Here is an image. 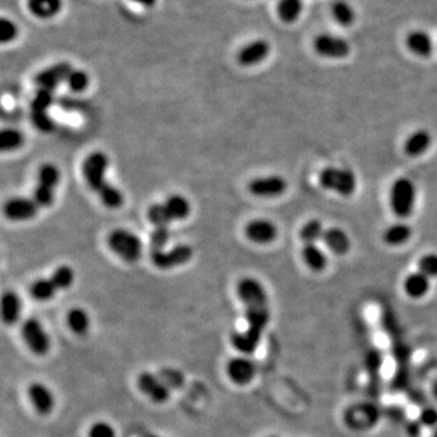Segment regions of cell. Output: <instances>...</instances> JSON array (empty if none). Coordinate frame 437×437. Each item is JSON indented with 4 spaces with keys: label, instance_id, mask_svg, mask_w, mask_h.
Returning <instances> with one entry per match:
<instances>
[{
    "label": "cell",
    "instance_id": "ffe728a7",
    "mask_svg": "<svg viewBox=\"0 0 437 437\" xmlns=\"http://www.w3.org/2000/svg\"><path fill=\"white\" fill-rule=\"evenodd\" d=\"M21 298L13 293L6 291L1 298V317L6 325H15L21 317Z\"/></svg>",
    "mask_w": 437,
    "mask_h": 437
},
{
    "label": "cell",
    "instance_id": "8d00e7d4",
    "mask_svg": "<svg viewBox=\"0 0 437 437\" xmlns=\"http://www.w3.org/2000/svg\"><path fill=\"white\" fill-rule=\"evenodd\" d=\"M54 103V91L38 89L35 99L30 103V112H47Z\"/></svg>",
    "mask_w": 437,
    "mask_h": 437
},
{
    "label": "cell",
    "instance_id": "52a82bcc",
    "mask_svg": "<svg viewBox=\"0 0 437 437\" xmlns=\"http://www.w3.org/2000/svg\"><path fill=\"white\" fill-rule=\"evenodd\" d=\"M21 335L26 346L30 349L32 354L44 356L47 355L50 350V346H52L50 337L42 325V322L38 321L37 318H27L26 321L23 322L21 327Z\"/></svg>",
    "mask_w": 437,
    "mask_h": 437
},
{
    "label": "cell",
    "instance_id": "ab89813d",
    "mask_svg": "<svg viewBox=\"0 0 437 437\" xmlns=\"http://www.w3.org/2000/svg\"><path fill=\"white\" fill-rule=\"evenodd\" d=\"M419 271L429 279L437 277V254H426L419 260Z\"/></svg>",
    "mask_w": 437,
    "mask_h": 437
},
{
    "label": "cell",
    "instance_id": "1f68e13d",
    "mask_svg": "<svg viewBox=\"0 0 437 437\" xmlns=\"http://www.w3.org/2000/svg\"><path fill=\"white\" fill-rule=\"evenodd\" d=\"M325 228L322 225L321 221L317 218H313L308 223H305L304 226L301 230V238L304 245H309V243H316L317 240L323 238L325 235Z\"/></svg>",
    "mask_w": 437,
    "mask_h": 437
},
{
    "label": "cell",
    "instance_id": "9a60e30c",
    "mask_svg": "<svg viewBox=\"0 0 437 437\" xmlns=\"http://www.w3.org/2000/svg\"><path fill=\"white\" fill-rule=\"evenodd\" d=\"M379 419L378 409L371 404H356L347 409L345 413V421L347 426L355 430L371 429Z\"/></svg>",
    "mask_w": 437,
    "mask_h": 437
},
{
    "label": "cell",
    "instance_id": "d6986e66",
    "mask_svg": "<svg viewBox=\"0 0 437 437\" xmlns=\"http://www.w3.org/2000/svg\"><path fill=\"white\" fill-rule=\"evenodd\" d=\"M62 6V0H27L28 11L39 20L55 18L61 13Z\"/></svg>",
    "mask_w": 437,
    "mask_h": 437
},
{
    "label": "cell",
    "instance_id": "83f0119b",
    "mask_svg": "<svg viewBox=\"0 0 437 437\" xmlns=\"http://www.w3.org/2000/svg\"><path fill=\"white\" fill-rule=\"evenodd\" d=\"M303 0H279L277 4V13L279 18L286 23L296 22L303 13Z\"/></svg>",
    "mask_w": 437,
    "mask_h": 437
},
{
    "label": "cell",
    "instance_id": "e575fe53",
    "mask_svg": "<svg viewBox=\"0 0 437 437\" xmlns=\"http://www.w3.org/2000/svg\"><path fill=\"white\" fill-rule=\"evenodd\" d=\"M91 83V78L88 76V73L84 72L82 69H72V72L69 73V78L66 81V84L69 86V89L73 93H83L88 89Z\"/></svg>",
    "mask_w": 437,
    "mask_h": 437
},
{
    "label": "cell",
    "instance_id": "4fadbf2b",
    "mask_svg": "<svg viewBox=\"0 0 437 437\" xmlns=\"http://www.w3.org/2000/svg\"><path fill=\"white\" fill-rule=\"evenodd\" d=\"M27 395L35 411L40 416H49L55 408V396L50 388L40 382L32 383L27 388Z\"/></svg>",
    "mask_w": 437,
    "mask_h": 437
},
{
    "label": "cell",
    "instance_id": "f1b7e54d",
    "mask_svg": "<svg viewBox=\"0 0 437 437\" xmlns=\"http://www.w3.org/2000/svg\"><path fill=\"white\" fill-rule=\"evenodd\" d=\"M412 236V228L403 223H394L384 232V240L388 245H401Z\"/></svg>",
    "mask_w": 437,
    "mask_h": 437
},
{
    "label": "cell",
    "instance_id": "2e32d148",
    "mask_svg": "<svg viewBox=\"0 0 437 437\" xmlns=\"http://www.w3.org/2000/svg\"><path fill=\"white\" fill-rule=\"evenodd\" d=\"M39 209L33 198L18 197L5 203L4 214L11 221H27L35 218Z\"/></svg>",
    "mask_w": 437,
    "mask_h": 437
},
{
    "label": "cell",
    "instance_id": "b9f144b4",
    "mask_svg": "<svg viewBox=\"0 0 437 437\" xmlns=\"http://www.w3.org/2000/svg\"><path fill=\"white\" fill-rule=\"evenodd\" d=\"M159 375L163 379L165 384L169 386L170 390H172V388H180V386L182 385V383H184L182 374H181L179 371H176V369H163V371L159 373Z\"/></svg>",
    "mask_w": 437,
    "mask_h": 437
},
{
    "label": "cell",
    "instance_id": "603a6c76",
    "mask_svg": "<svg viewBox=\"0 0 437 437\" xmlns=\"http://www.w3.org/2000/svg\"><path fill=\"white\" fill-rule=\"evenodd\" d=\"M403 289L408 296H411L413 299H419L428 294L430 289V279L420 271L408 274L403 282Z\"/></svg>",
    "mask_w": 437,
    "mask_h": 437
},
{
    "label": "cell",
    "instance_id": "7a4b0ae2",
    "mask_svg": "<svg viewBox=\"0 0 437 437\" xmlns=\"http://www.w3.org/2000/svg\"><path fill=\"white\" fill-rule=\"evenodd\" d=\"M110 161L101 151L91 152L83 163V175L86 184L94 191L108 209H118L123 204L124 197L120 190L106 180Z\"/></svg>",
    "mask_w": 437,
    "mask_h": 437
},
{
    "label": "cell",
    "instance_id": "44dd1931",
    "mask_svg": "<svg viewBox=\"0 0 437 437\" xmlns=\"http://www.w3.org/2000/svg\"><path fill=\"white\" fill-rule=\"evenodd\" d=\"M406 45L409 52L421 57H428L433 52V39L424 30L411 32L406 38Z\"/></svg>",
    "mask_w": 437,
    "mask_h": 437
},
{
    "label": "cell",
    "instance_id": "5b68a950",
    "mask_svg": "<svg viewBox=\"0 0 437 437\" xmlns=\"http://www.w3.org/2000/svg\"><path fill=\"white\" fill-rule=\"evenodd\" d=\"M318 179L323 189L339 193L344 197L351 196L357 186L355 174L346 168H325Z\"/></svg>",
    "mask_w": 437,
    "mask_h": 437
},
{
    "label": "cell",
    "instance_id": "4dcf8cb0",
    "mask_svg": "<svg viewBox=\"0 0 437 437\" xmlns=\"http://www.w3.org/2000/svg\"><path fill=\"white\" fill-rule=\"evenodd\" d=\"M30 291L35 301H52L59 291L52 279H40L30 286Z\"/></svg>",
    "mask_w": 437,
    "mask_h": 437
},
{
    "label": "cell",
    "instance_id": "836d02e7",
    "mask_svg": "<svg viewBox=\"0 0 437 437\" xmlns=\"http://www.w3.org/2000/svg\"><path fill=\"white\" fill-rule=\"evenodd\" d=\"M50 279H52V282L55 283L57 291H64V289L72 287L76 274L71 266L62 265L54 271Z\"/></svg>",
    "mask_w": 437,
    "mask_h": 437
},
{
    "label": "cell",
    "instance_id": "d4e9b609",
    "mask_svg": "<svg viewBox=\"0 0 437 437\" xmlns=\"http://www.w3.org/2000/svg\"><path fill=\"white\" fill-rule=\"evenodd\" d=\"M431 145V135L424 129H419L411 134L404 142V152L411 157L423 155Z\"/></svg>",
    "mask_w": 437,
    "mask_h": 437
},
{
    "label": "cell",
    "instance_id": "7bdbcfd3",
    "mask_svg": "<svg viewBox=\"0 0 437 437\" xmlns=\"http://www.w3.org/2000/svg\"><path fill=\"white\" fill-rule=\"evenodd\" d=\"M419 423L424 426H435L437 424V411L435 408H425L420 412Z\"/></svg>",
    "mask_w": 437,
    "mask_h": 437
},
{
    "label": "cell",
    "instance_id": "bcb514c9",
    "mask_svg": "<svg viewBox=\"0 0 437 437\" xmlns=\"http://www.w3.org/2000/svg\"><path fill=\"white\" fill-rule=\"evenodd\" d=\"M145 437H161L158 435H155V433H148V435H146Z\"/></svg>",
    "mask_w": 437,
    "mask_h": 437
},
{
    "label": "cell",
    "instance_id": "cb8c5ba5",
    "mask_svg": "<svg viewBox=\"0 0 437 437\" xmlns=\"http://www.w3.org/2000/svg\"><path fill=\"white\" fill-rule=\"evenodd\" d=\"M164 208L168 216L173 221H179L189 216L191 213V204L189 199L181 194H173L164 202Z\"/></svg>",
    "mask_w": 437,
    "mask_h": 437
},
{
    "label": "cell",
    "instance_id": "7dc6e473",
    "mask_svg": "<svg viewBox=\"0 0 437 437\" xmlns=\"http://www.w3.org/2000/svg\"><path fill=\"white\" fill-rule=\"evenodd\" d=\"M267 437H279V436H274V435H271V436H267Z\"/></svg>",
    "mask_w": 437,
    "mask_h": 437
},
{
    "label": "cell",
    "instance_id": "f6af8a7d",
    "mask_svg": "<svg viewBox=\"0 0 437 437\" xmlns=\"http://www.w3.org/2000/svg\"><path fill=\"white\" fill-rule=\"evenodd\" d=\"M431 390H433V395L435 396V399L437 400V380H435V383H433V389H431Z\"/></svg>",
    "mask_w": 437,
    "mask_h": 437
},
{
    "label": "cell",
    "instance_id": "5bb4252c",
    "mask_svg": "<svg viewBox=\"0 0 437 437\" xmlns=\"http://www.w3.org/2000/svg\"><path fill=\"white\" fill-rule=\"evenodd\" d=\"M226 373L232 383L236 385H247L253 382L257 374V366L253 361L245 356L233 357L226 364Z\"/></svg>",
    "mask_w": 437,
    "mask_h": 437
},
{
    "label": "cell",
    "instance_id": "f546056e",
    "mask_svg": "<svg viewBox=\"0 0 437 437\" xmlns=\"http://www.w3.org/2000/svg\"><path fill=\"white\" fill-rule=\"evenodd\" d=\"M332 15L335 21L338 22L342 26H351L355 22V10L351 5L349 4L345 0H335L332 4Z\"/></svg>",
    "mask_w": 437,
    "mask_h": 437
},
{
    "label": "cell",
    "instance_id": "9c48e42d",
    "mask_svg": "<svg viewBox=\"0 0 437 437\" xmlns=\"http://www.w3.org/2000/svg\"><path fill=\"white\" fill-rule=\"evenodd\" d=\"M137 386L144 396L157 404L167 402L170 397L172 390L159 374L142 372L137 378Z\"/></svg>",
    "mask_w": 437,
    "mask_h": 437
},
{
    "label": "cell",
    "instance_id": "74e56055",
    "mask_svg": "<svg viewBox=\"0 0 437 437\" xmlns=\"http://www.w3.org/2000/svg\"><path fill=\"white\" fill-rule=\"evenodd\" d=\"M30 120L42 133H50L55 129V122L47 112H30Z\"/></svg>",
    "mask_w": 437,
    "mask_h": 437
},
{
    "label": "cell",
    "instance_id": "8992f818",
    "mask_svg": "<svg viewBox=\"0 0 437 437\" xmlns=\"http://www.w3.org/2000/svg\"><path fill=\"white\" fill-rule=\"evenodd\" d=\"M61 173L54 164H44L38 172V182L35 186V199L39 208H49L55 201V189L60 182Z\"/></svg>",
    "mask_w": 437,
    "mask_h": 437
},
{
    "label": "cell",
    "instance_id": "d6a6232c",
    "mask_svg": "<svg viewBox=\"0 0 437 437\" xmlns=\"http://www.w3.org/2000/svg\"><path fill=\"white\" fill-rule=\"evenodd\" d=\"M25 141L23 134L18 129H4L0 134V147L3 151H15Z\"/></svg>",
    "mask_w": 437,
    "mask_h": 437
},
{
    "label": "cell",
    "instance_id": "6da1fadb",
    "mask_svg": "<svg viewBox=\"0 0 437 437\" xmlns=\"http://www.w3.org/2000/svg\"><path fill=\"white\" fill-rule=\"evenodd\" d=\"M237 296L245 308L247 328L231 334L232 346L243 355L257 351L262 334L271 318L270 303L260 281L245 277L237 284Z\"/></svg>",
    "mask_w": 437,
    "mask_h": 437
},
{
    "label": "cell",
    "instance_id": "60d3db41",
    "mask_svg": "<svg viewBox=\"0 0 437 437\" xmlns=\"http://www.w3.org/2000/svg\"><path fill=\"white\" fill-rule=\"evenodd\" d=\"M116 430L107 421H96L89 429V437H116Z\"/></svg>",
    "mask_w": 437,
    "mask_h": 437
},
{
    "label": "cell",
    "instance_id": "30bf717a",
    "mask_svg": "<svg viewBox=\"0 0 437 437\" xmlns=\"http://www.w3.org/2000/svg\"><path fill=\"white\" fill-rule=\"evenodd\" d=\"M313 49L318 55L328 59H343L351 52L346 39L330 33L317 35L313 40Z\"/></svg>",
    "mask_w": 437,
    "mask_h": 437
},
{
    "label": "cell",
    "instance_id": "8fae6325",
    "mask_svg": "<svg viewBox=\"0 0 437 437\" xmlns=\"http://www.w3.org/2000/svg\"><path fill=\"white\" fill-rule=\"evenodd\" d=\"M248 190L255 197H279L287 190V181L279 175L262 176L249 181Z\"/></svg>",
    "mask_w": 437,
    "mask_h": 437
},
{
    "label": "cell",
    "instance_id": "3957f363",
    "mask_svg": "<svg viewBox=\"0 0 437 437\" xmlns=\"http://www.w3.org/2000/svg\"><path fill=\"white\" fill-rule=\"evenodd\" d=\"M416 190L407 177L395 181L390 191V206L397 218H409L416 206Z\"/></svg>",
    "mask_w": 437,
    "mask_h": 437
},
{
    "label": "cell",
    "instance_id": "ac0fdd59",
    "mask_svg": "<svg viewBox=\"0 0 437 437\" xmlns=\"http://www.w3.org/2000/svg\"><path fill=\"white\" fill-rule=\"evenodd\" d=\"M277 228L266 218H257L245 226V235L257 245H267L277 237Z\"/></svg>",
    "mask_w": 437,
    "mask_h": 437
},
{
    "label": "cell",
    "instance_id": "d590c367",
    "mask_svg": "<svg viewBox=\"0 0 437 437\" xmlns=\"http://www.w3.org/2000/svg\"><path fill=\"white\" fill-rule=\"evenodd\" d=\"M170 240V228L169 226H157L151 233V252L164 250Z\"/></svg>",
    "mask_w": 437,
    "mask_h": 437
},
{
    "label": "cell",
    "instance_id": "7c38bea8",
    "mask_svg": "<svg viewBox=\"0 0 437 437\" xmlns=\"http://www.w3.org/2000/svg\"><path fill=\"white\" fill-rule=\"evenodd\" d=\"M72 69V64L69 62H59V64H52L50 67L40 71L35 76V84L38 86V89L55 91L57 86L62 83H66Z\"/></svg>",
    "mask_w": 437,
    "mask_h": 437
},
{
    "label": "cell",
    "instance_id": "7402d4cb",
    "mask_svg": "<svg viewBox=\"0 0 437 437\" xmlns=\"http://www.w3.org/2000/svg\"><path fill=\"white\" fill-rule=\"evenodd\" d=\"M322 240L337 255L346 254L351 247V242H350V238L347 236L346 232L339 228H327Z\"/></svg>",
    "mask_w": 437,
    "mask_h": 437
},
{
    "label": "cell",
    "instance_id": "f35d334b",
    "mask_svg": "<svg viewBox=\"0 0 437 437\" xmlns=\"http://www.w3.org/2000/svg\"><path fill=\"white\" fill-rule=\"evenodd\" d=\"M18 28L15 22L9 18H1L0 21V40L1 43H10L18 37Z\"/></svg>",
    "mask_w": 437,
    "mask_h": 437
},
{
    "label": "cell",
    "instance_id": "4316f807",
    "mask_svg": "<svg viewBox=\"0 0 437 437\" xmlns=\"http://www.w3.org/2000/svg\"><path fill=\"white\" fill-rule=\"evenodd\" d=\"M303 259L305 264L313 271H322L326 269L327 257L316 243L304 245L303 248Z\"/></svg>",
    "mask_w": 437,
    "mask_h": 437
},
{
    "label": "cell",
    "instance_id": "484cf974",
    "mask_svg": "<svg viewBox=\"0 0 437 437\" xmlns=\"http://www.w3.org/2000/svg\"><path fill=\"white\" fill-rule=\"evenodd\" d=\"M67 326L74 334L84 335L91 328V316L82 308H73L67 313Z\"/></svg>",
    "mask_w": 437,
    "mask_h": 437
},
{
    "label": "cell",
    "instance_id": "ee69618b",
    "mask_svg": "<svg viewBox=\"0 0 437 437\" xmlns=\"http://www.w3.org/2000/svg\"><path fill=\"white\" fill-rule=\"evenodd\" d=\"M132 1L141 5V6H145V8H152V6H155L157 4V0H132Z\"/></svg>",
    "mask_w": 437,
    "mask_h": 437
},
{
    "label": "cell",
    "instance_id": "e0dca14e",
    "mask_svg": "<svg viewBox=\"0 0 437 437\" xmlns=\"http://www.w3.org/2000/svg\"><path fill=\"white\" fill-rule=\"evenodd\" d=\"M270 52V43L265 39H257L240 49L237 55V61L245 67H250L265 60Z\"/></svg>",
    "mask_w": 437,
    "mask_h": 437
},
{
    "label": "cell",
    "instance_id": "277c9868",
    "mask_svg": "<svg viewBox=\"0 0 437 437\" xmlns=\"http://www.w3.org/2000/svg\"><path fill=\"white\" fill-rule=\"evenodd\" d=\"M110 248L127 262H136L142 255V242L133 232L117 228L108 235Z\"/></svg>",
    "mask_w": 437,
    "mask_h": 437
},
{
    "label": "cell",
    "instance_id": "ba28073f",
    "mask_svg": "<svg viewBox=\"0 0 437 437\" xmlns=\"http://www.w3.org/2000/svg\"><path fill=\"white\" fill-rule=\"evenodd\" d=\"M193 249L189 245H179L169 250L151 252L152 264L159 270H170L185 265L192 259Z\"/></svg>",
    "mask_w": 437,
    "mask_h": 437
}]
</instances>
